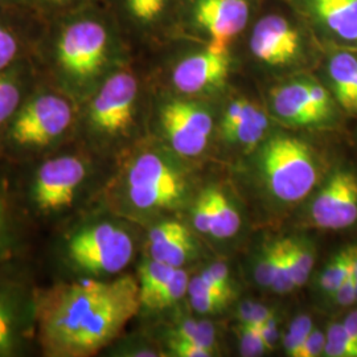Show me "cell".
Returning a JSON list of instances; mask_svg holds the SVG:
<instances>
[{
	"label": "cell",
	"mask_w": 357,
	"mask_h": 357,
	"mask_svg": "<svg viewBox=\"0 0 357 357\" xmlns=\"http://www.w3.org/2000/svg\"><path fill=\"white\" fill-rule=\"evenodd\" d=\"M141 311L137 275L112 280L51 281L40 286L38 347L41 357L98 355Z\"/></svg>",
	"instance_id": "cell-1"
},
{
	"label": "cell",
	"mask_w": 357,
	"mask_h": 357,
	"mask_svg": "<svg viewBox=\"0 0 357 357\" xmlns=\"http://www.w3.org/2000/svg\"><path fill=\"white\" fill-rule=\"evenodd\" d=\"M135 57L102 1L45 19L33 56L41 79L84 101Z\"/></svg>",
	"instance_id": "cell-2"
},
{
	"label": "cell",
	"mask_w": 357,
	"mask_h": 357,
	"mask_svg": "<svg viewBox=\"0 0 357 357\" xmlns=\"http://www.w3.org/2000/svg\"><path fill=\"white\" fill-rule=\"evenodd\" d=\"M107 163L76 141L15 166L20 203L40 243L53 230L101 204L112 178Z\"/></svg>",
	"instance_id": "cell-3"
},
{
	"label": "cell",
	"mask_w": 357,
	"mask_h": 357,
	"mask_svg": "<svg viewBox=\"0 0 357 357\" xmlns=\"http://www.w3.org/2000/svg\"><path fill=\"white\" fill-rule=\"evenodd\" d=\"M43 264L51 281L112 280L131 265L138 252V237L130 227L101 203L47 234Z\"/></svg>",
	"instance_id": "cell-4"
},
{
	"label": "cell",
	"mask_w": 357,
	"mask_h": 357,
	"mask_svg": "<svg viewBox=\"0 0 357 357\" xmlns=\"http://www.w3.org/2000/svg\"><path fill=\"white\" fill-rule=\"evenodd\" d=\"M149 89L135 57L118 68L79 102L76 141L106 162L121 149L130 151L134 139L139 141Z\"/></svg>",
	"instance_id": "cell-5"
},
{
	"label": "cell",
	"mask_w": 357,
	"mask_h": 357,
	"mask_svg": "<svg viewBox=\"0 0 357 357\" xmlns=\"http://www.w3.org/2000/svg\"><path fill=\"white\" fill-rule=\"evenodd\" d=\"M114 169L101 203L130 221H151L175 208L185 193L180 171L155 146H137Z\"/></svg>",
	"instance_id": "cell-6"
},
{
	"label": "cell",
	"mask_w": 357,
	"mask_h": 357,
	"mask_svg": "<svg viewBox=\"0 0 357 357\" xmlns=\"http://www.w3.org/2000/svg\"><path fill=\"white\" fill-rule=\"evenodd\" d=\"M78 115L77 100L40 78L3 132L0 156L20 166L76 142Z\"/></svg>",
	"instance_id": "cell-7"
},
{
	"label": "cell",
	"mask_w": 357,
	"mask_h": 357,
	"mask_svg": "<svg viewBox=\"0 0 357 357\" xmlns=\"http://www.w3.org/2000/svg\"><path fill=\"white\" fill-rule=\"evenodd\" d=\"M38 270L35 255L0 264V357L40 356Z\"/></svg>",
	"instance_id": "cell-8"
},
{
	"label": "cell",
	"mask_w": 357,
	"mask_h": 357,
	"mask_svg": "<svg viewBox=\"0 0 357 357\" xmlns=\"http://www.w3.org/2000/svg\"><path fill=\"white\" fill-rule=\"evenodd\" d=\"M261 168L271 195L284 203H295L320 185L332 166L306 142L275 135L262 150Z\"/></svg>",
	"instance_id": "cell-9"
},
{
	"label": "cell",
	"mask_w": 357,
	"mask_h": 357,
	"mask_svg": "<svg viewBox=\"0 0 357 357\" xmlns=\"http://www.w3.org/2000/svg\"><path fill=\"white\" fill-rule=\"evenodd\" d=\"M255 6V0H178L171 41L191 35L204 45L229 50L249 26Z\"/></svg>",
	"instance_id": "cell-10"
},
{
	"label": "cell",
	"mask_w": 357,
	"mask_h": 357,
	"mask_svg": "<svg viewBox=\"0 0 357 357\" xmlns=\"http://www.w3.org/2000/svg\"><path fill=\"white\" fill-rule=\"evenodd\" d=\"M319 41L299 19L271 13L257 19L249 33V51L257 61L270 68H290L302 64Z\"/></svg>",
	"instance_id": "cell-11"
},
{
	"label": "cell",
	"mask_w": 357,
	"mask_h": 357,
	"mask_svg": "<svg viewBox=\"0 0 357 357\" xmlns=\"http://www.w3.org/2000/svg\"><path fill=\"white\" fill-rule=\"evenodd\" d=\"M270 103L274 114L294 126L332 130L345 116L331 91L314 77H302L273 88Z\"/></svg>",
	"instance_id": "cell-12"
},
{
	"label": "cell",
	"mask_w": 357,
	"mask_h": 357,
	"mask_svg": "<svg viewBox=\"0 0 357 357\" xmlns=\"http://www.w3.org/2000/svg\"><path fill=\"white\" fill-rule=\"evenodd\" d=\"M151 103L153 128L180 156H196L205 150L213 119L203 105L168 94H155Z\"/></svg>",
	"instance_id": "cell-13"
},
{
	"label": "cell",
	"mask_w": 357,
	"mask_h": 357,
	"mask_svg": "<svg viewBox=\"0 0 357 357\" xmlns=\"http://www.w3.org/2000/svg\"><path fill=\"white\" fill-rule=\"evenodd\" d=\"M135 54L172 40L178 0H102Z\"/></svg>",
	"instance_id": "cell-14"
},
{
	"label": "cell",
	"mask_w": 357,
	"mask_h": 357,
	"mask_svg": "<svg viewBox=\"0 0 357 357\" xmlns=\"http://www.w3.org/2000/svg\"><path fill=\"white\" fill-rule=\"evenodd\" d=\"M312 227L327 231L357 228V166L335 163L310 205Z\"/></svg>",
	"instance_id": "cell-15"
},
{
	"label": "cell",
	"mask_w": 357,
	"mask_h": 357,
	"mask_svg": "<svg viewBox=\"0 0 357 357\" xmlns=\"http://www.w3.org/2000/svg\"><path fill=\"white\" fill-rule=\"evenodd\" d=\"M321 47L354 48L357 0H283Z\"/></svg>",
	"instance_id": "cell-16"
},
{
	"label": "cell",
	"mask_w": 357,
	"mask_h": 357,
	"mask_svg": "<svg viewBox=\"0 0 357 357\" xmlns=\"http://www.w3.org/2000/svg\"><path fill=\"white\" fill-rule=\"evenodd\" d=\"M38 243L20 203L16 167L0 156V264L36 255Z\"/></svg>",
	"instance_id": "cell-17"
},
{
	"label": "cell",
	"mask_w": 357,
	"mask_h": 357,
	"mask_svg": "<svg viewBox=\"0 0 357 357\" xmlns=\"http://www.w3.org/2000/svg\"><path fill=\"white\" fill-rule=\"evenodd\" d=\"M229 50L204 45L199 51L178 57L167 69V81L176 94L197 96L225 86L229 78Z\"/></svg>",
	"instance_id": "cell-18"
},
{
	"label": "cell",
	"mask_w": 357,
	"mask_h": 357,
	"mask_svg": "<svg viewBox=\"0 0 357 357\" xmlns=\"http://www.w3.org/2000/svg\"><path fill=\"white\" fill-rule=\"evenodd\" d=\"M45 19L24 6L0 7V72L33 61Z\"/></svg>",
	"instance_id": "cell-19"
},
{
	"label": "cell",
	"mask_w": 357,
	"mask_h": 357,
	"mask_svg": "<svg viewBox=\"0 0 357 357\" xmlns=\"http://www.w3.org/2000/svg\"><path fill=\"white\" fill-rule=\"evenodd\" d=\"M324 81L345 116L357 118V52L344 47H323Z\"/></svg>",
	"instance_id": "cell-20"
},
{
	"label": "cell",
	"mask_w": 357,
	"mask_h": 357,
	"mask_svg": "<svg viewBox=\"0 0 357 357\" xmlns=\"http://www.w3.org/2000/svg\"><path fill=\"white\" fill-rule=\"evenodd\" d=\"M143 249L146 257L181 268L193 255L195 243L184 224L178 220L160 218L150 222V228L144 234Z\"/></svg>",
	"instance_id": "cell-21"
},
{
	"label": "cell",
	"mask_w": 357,
	"mask_h": 357,
	"mask_svg": "<svg viewBox=\"0 0 357 357\" xmlns=\"http://www.w3.org/2000/svg\"><path fill=\"white\" fill-rule=\"evenodd\" d=\"M38 79L32 61L0 72V138Z\"/></svg>",
	"instance_id": "cell-22"
},
{
	"label": "cell",
	"mask_w": 357,
	"mask_h": 357,
	"mask_svg": "<svg viewBox=\"0 0 357 357\" xmlns=\"http://www.w3.org/2000/svg\"><path fill=\"white\" fill-rule=\"evenodd\" d=\"M211 234L216 238H230L241 227V218L229 199L216 188H209Z\"/></svg>",
	"instance_id": "cell-23"
},
{
	"label": "cell",
	"mask_w": 357,
	"mask_h": 357,
	"mask_svg": "<svg viewBox=\"0 0 357 357\" xmlns=\"http://www.w3.org/2000/svg\"><path fill=\"white\" fill-rule=\"evenodd\" d=\"M175 268H176L143 255L137 273V280L139 284L141 311L149 306L153 298L160 293Z\"/></svg>",
	"instance_id": "cell-24"
},
{
	"label": "cell",
	"mask_w": 357,
	"mask_h": 357,
	"mask_svg": "<svg viewBox=\"0 0 357 357\" xmlns=\"http://www.w3.org/2000/svg\"><path fill=\"white\" fill-rule=\"evenodd\" d=\"M268 128V115L255 103L253 109L245 115L241 122L236 126L221 132L225 141L243 144V146H255L262 139Z\"/></svg>",
	"instance_id": "cell-25"
},
{
	"label": "cell",
	"mask_w": 357,
	"mask_h": 357,
	"mask_svg": "<svg viewBox=\"0 0 357 357\" xmlns=\"http://www.w3.org/2000/svg\"><path fill=\"white\" fill-rule=\"evenodd\" d=\"M293 265L295 287H301L310 278L317 259L315 243L307 238H284Z\"/></svg>",
	"instance_id": "cell-26"
},
{
	"label": "cell",
	"mask_w": 357,
	"mask_h": 357,
	"mask_svg": "<svg viewBox=\"0 0 357 357\" xmlns=\"http://www.w3.org/2000/svg\"><path fill=\"white\" fill-rule=\"evenodd\" d=\"M190 275L181 268H175L169 280L167 281L160 293L158 294L151 303L143 308L139 314H159L175 306L178 301L187 294Z\"/></svg>",
	"instance_id": "cell-27"
},
{
	"label": "cell",
	"mask_w": 357,
	"mask_h": 357,
	"mask_svg": "<svg viewBox=\"0 0 357 357\" xmlns=\"http://www.w3.org/2000/svg\"><path fill=\"white\" fill-rule=\"evenodd\" d=\"M349 273L351 265L345 245L331 255V258L321 270L319 277L320 293L324 295V298H328L337 290V287L343 283Z\"/></svg>",
	"instance_id": "cell-28"
},
{
	"label": "cell",
	"mask_w": 357,
	"mask_h": 357,
	"mask_svg": "<svg viewBox=\"0 0 357 357\" xmlns=\"http://www.w3.org/2000/svg\"><path fill=\"white\" fill-rule=\"evenodd\" d=\"M326 357H357V343L349 336L340 319L326 327Z\"/></svg>",
	"instance_id": "cell-29"
},
{
	"label": "cell",
	"mask_w": 357,
	"mask_h": 357,
	"mask_svg": "<svg viewBox=\"0 0 357 357\" xmlns=\"http://www.w3.org/2000/svg\"><path fill=\"white\" fill-rule=\"evenodd\" d=\"M100 1L102 0H23V6L40 15L43 19H50Z\"/></svg>",
	"instance_id": "cell-30"
},
{
	"label": "cell",
	"mask_w": 357,
	"mask_h": 357,
	"mask_svg": "<svg viewBox=\"0 0 357 357\" xmlns=\"http://www.w3.org/2000/svg\"><path fill=\"white\" fill-rule=\"evenodd\" d=\"M314 328L315 324L310 315H299L295 318L290 326V330L283 336V347L286 352L290 356L299 357L303 343Z\"/></svg>",
	"instance_id": "cell-31"
},
{
	"label": "cell",
	"mask_w": 357,
	"mask_h": 357,
	"mask_svg": "<svg viewBox=\"0 0 357 357\" xmlns=\"http://www.w3.org/2000/svg\"><path fill=\"white\" fill-rule=\"evenodd\" d=\"M278 265H280V241H275L268 245L265 249V253L255 268L257 282L264 287L271 289L277 275Z\"/></svg>",
	"instance_id": "cell-32"
},
{
	"label": "cell",
	"mask_w": 357,
	"mask_h": 357,
	"mask_svg": "<svg viewBox=\"0 0 357 357\" xmlns=\"http://www.w3.org/2000/svg\"><path fill=\"white\" fill-rule=\"evenodd\" d=\"M261 324H241L240 328V351L245 357L262 356L268 348L259 332Z\"/></svg>",
	"instance_id": "cell-33"
},
{
	"label": "cell",
	"mask_w": 357,
	"mask_h": 357,
	"mask_svg": "<svg viewBox=\"0 0 357 357\" xmlns=\"http://www.w3.org/2000/svg\"><path fill=\"white\" fill-rule=\"evenodd\" d=\"M273 317H275L274 310L253 302H245L237 310V318L241 324H262Z\"/></svg>",
	"instance_id": "cell-34"
},
{
	"label": "cell",
	"mask_w": 357,
	"mask_h": 357,
	"mask_svg": "<svg viewBox=\"0 0 357 357\" xmlns=\"http://www.w3.org/2000/svg\"><path fill=\"white\" fill-rule=\"evenodd\" d=\"M191 305L197 312L200 314H215L222 311L225 307L229 305L231 298L225 295H216V294H208V295H195L190 296Z\"/></svg>",
	"instance_id": "cell-35"
},
{
	"label": "cell",
	"mask_w": 357,
	"mask_h": 357,
	"mask_svg": "<svg viewBox=\"0 0 357 357\" xmlns=\"http://www.w3.org/2000/svg\"><path fill=\"white\" fill-rule=\"evenodd\" d=\"M166 352H169L171 356L176 357H211L213 356L212 352L205 349L200 345L195 344L192 342L185 340H174L167 339L165 340Z\"/></svg>",
	"instance_id": "cell-36"
},
{
	"label": "cell",
	"mask_w": 357,
	"mask_h": 357,
	"mask_svg": "<svg viewBox=\"0 0 357 357\" xmlns=\"http://www.w3.org/2000/svg\"><path fill=\"white\" fill-rule=\"evenodd\" d=\"M193 224L200 233H211V197L209 191L203 192L193 211Z\"/></svg>",
	"instance_id": "cell-37"
},
{
	"label": "cell",
	"mask_w": 357,
	"mask_h": 357,
	"mask_svg": "<svg viewBox=\"0 0 357 357\" xmlns=\"http://www.w3.org/2000/svg\"><path fill=\"white\" fill-rule=\"evenodd\" d=\"M326 347V330H320L315 327L308 335L306 342L301 349L299 357H318L324 355Z\"/></svg>",
	"instance_id": "cell-38"
},
{
	"label": "cell",
	"mask_w": 357,
	"mask_h": 357,
	"mask_svg": "<svg viewBox=\"0 0 357 357\" xmlns=\"http://www.w3.org/2000/svg\"><path fill=\"white\" fill-rule=\"evenodd\" d=\"M192 343L200 345L205 349H208L209 352L215 354V351H216V330H215V326L208 320L199 321L197 331H196L195 339H193Z\"/></svg>",
	"instance_id": "cell-39"
},
{
	"label": "cell",
	"mask_w": 357,
	"mask_h": 357,
	"mask_svg": "<svg viewBox=\"0 0 357 357\" xmlns=\"http://www.w3.org/2000/svg\"><path fill=\"white\" fill-rule=\"evenodd\" d=\"M206 271L213 278V281L220 286V289H222L225 293L229 294L230 296L234 295L233 286L230 282L229 270L225 264H221V262L213 264L206 268Z\"/></svg>",
	"instance_id": "cell-40"
},
{
	"label": "cell",
	"mask_w": 357,
	"mask_h": 357,
	"mask_svg": "<svg viewBox=\"0 0 357 357\" xmlns=\"http://www.w3.org/2000/svg\"><path fill=\"white\" fill-rule=\"evenodd\" d=\"M259 332L266 345L268 351H271L278 339V326H277V317H273L259 326Z\"/></svg>",
	"instance_id": "cell-41"
},
{
	"label": "cell",
	"mask_w": 357,
	"mask_h": 357,
	"mask_svg": "<svg viewBox=\"0 0 357 357\" xmlns=\"http://www.w3.org/2000/svg\"><path fill=\"white\" fill-rule=\"evenodd\" d=\"M7 6H23V0H0V7Z\"/></svg>",
	"instance_id": "cell-42"
},
{
	"label": "cell",
	"mask_w": 357,
	"mask_h": 357,
	"mask_svg": "<svg viewBox=\"0 0 357 357\" xmlns=\"http://www.w3.org/2000/svg\"><path fill=\"white\" fill-rule=\"evenodd\" d=\"M354 50H355V51L357 52V43H356V45H355V47H354Z\"/></svg>",
	"instance_id": "cell-43"
}]
</instances>
